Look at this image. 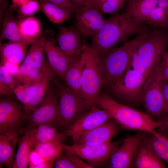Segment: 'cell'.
<instances>
[{"instance_id": "1", "label": "cell", "mask_w": 168, "mask_h": 168, "mask_svg": "<svg viewBox=\"0 0 168 168\" xmlns=\"http://www.w3.org/2000/svg\"><path fill=\"white\" fill-rule=\"evenodd\" d=\"M145 28L124 12L111 16L99 31L91 37V47L100 55L110 50Z\"/></svg>"}, {"instance_id": "2", "label": "cell", "mask_w": 168, "mask_h": 168, "mask_svg": "<svg viewBox=\"0 0 168 168\" xmlns=\"http://www.w3.org/2000/svg\"><path fill=\"white\" fill-rule=\"evenodd\" d=\"M94 104L107 111L124 129L152 133L161 125V121H154L145 113L119 103L102 92Z\"/></svg>"}, {"instance_id": "3", "label": "cell", "mask_w": 168, "mask_h": 168, "mask_svg": "<svg viewBox=\"0 0 168 168\" xmlns=\"http://www.w3.org/2000/svg\"><path fill=\"white\" fill-rule=\"evenodd\" d=\"M152 31L145 28L133 40L99 55L104 87L110 88L117 83L127 68L135 49Z\"/></svg>"}, {"instance_id": "4", "label": "cell", "mask_w": 168, "mask_h": 168, "mask_svg": "<svg viewBox=\"0 0 168 168\" xmlns=\"http://www.w3.org/2000/svg\"><path fill=\"white\" fill-rule=\"evenodd\" d=\"M81 91L83 99L92 105L104 87L101 64L98 54L91 46L83 44Z\"/></svg>"}, {"instance_id": "5", "label": "cell", "mask_w": 168, "mask_h": 168, "mask_svg": "<svg viewBox=\"0 0 168 168\" xmlns=\"http://www.w3.org/2000/svg\"><path fill=\"white\" fill-rule=\"evenodd\" d=\"M58 96L59 108L65 130L89 111L93 105L65 84L52 80Z\"/></svg>"}, {"instance_id": "6", "label": "cell", "mask_w": 168, "mask_h": 168, "mask_svg": "<svg viewBox=\"0 0 168 168\" xmlns=\"http://www.w3.org/2000/svg\"><path fill=\"white\" fill-rule=\"evenodd\" d=\"M160 61L144 83L141 100L145 113L156 122L160 121L164 115Z\"/></svg>"}, {"instance_id": "7", "label": "cell", "mask_w": 168, "mask_h": 168, "mask_svg": "<svg viewBox=\"0 0 168 168\" xmlns=\"http://www.w3.org/2000/svg\"><path fill=\"white\" fill-rule=\"evenodd\" d=\"M168 45V32L161 29L153 30L141 42L134 52L149 75L160 60Z\"/></svg>"}, {"instance_id": "8", "label": "cell", "mask_w": 168, "mask_h": 168, "mask_svg": "<svg viewBox=\"0 0 168 168\" xmlns=\"http://www.w3.org/2000/svg\"><path fill=\"white\" fill-rule=\"evenodd\" d=\"M27 118L30 128L47 124L57 130L64 129L59 110L58 96L55 88L50 85L42 102Z\"/></svg>"}, {"instance_id": "9", "label": "cell", "mask_w": 168, "mask_h": 168, "mask_svg": "<svg viewBox=\"0 0 168 168\" xmlns=\"http://www.w3.org/2000/svg\"><path fill=\"white\" fill-rule=\"evenodd\" d=\"M147 80L141 73L127 68L111 89L115 96L130 106L141 104L143 86Z\"/></svg>"}, {"instance_id": "10", "label": "cell", "mask_w": 168, "mask_h": 168, "mask_svg": "<svg viewBox=\"0 0 168 168\" xmlns=\"http://www.w3.org/2000/svg\"><path fill=\"white\" fill-rule=\"evenodd\" d=\"M123 139L111 141L96 145L77 144L67 145L61 143L64 150L74 153L94 167L110 159L112 154Z\"/></svg>"}, {"instance_id": "11", "label": "cell", "mask_w": 168, "mask_h": 168, "mask_svg": "<svg viewBox=\"0 0 168 168\" xmlns=\"http://www.w3.org/2000/svg\"><path fill=\"white\" fill-rule=\"evenodd\" d=\"M112 118L109 113L97 106L91 109L63 133L72 138L74 142L83 134Z\"/></svg>"}, {"instance_id": "12", "label": "cell", "mask_w": 168, "mask_h": 168, "mask_svg": "<svg viewBox=\"0 0 168 168\" xmlns=\"http://www.w3.org/2000/svg\"><path fill=\"white\" fill-rule=\"evenodd\" d=\"M75 14V25L83 37L95 35L107 20L101 11L95 7L79 6Z\"/></svg>"}, {"instance_id": "13", "label": "cell", "mask_w": 168, "mask_h": 168, "mask_svg": "<svg viewBox=\"0 0 168 168\" xmlns=\"http://www.w3.org/2000/svg\"><path fill=\"white\" fill-rule=\"evenodd\" d=\"M142 132L123 139L110 158L109 167L132 168L138 147L142 139Z\"/></svg>"}, {"instance_id": "14", "label": "cell", "mask_w": 168, "mask_h": 168, "mask_svg": "<svg viewBox=\"0 0 168 168\" xmlns=\"http://www.w3.org/2000/svg\"><path fill=\"white\" fill-rule=\"evenodd\" d=\"M120 127L113 119L79 137L74 143L79 145H96L111 141L120 132Z\"/></svg>"}, {"instance_id": "15", "label": "cell", "mask_w": 168, "mask_h": 168, "mask_svg": "<svg viewBox=\"0 0 168 168\" xmlns=\"http://www.w3.org/2000/svg\"><path fill=\"white\" fill-rule=\"evenodd\" d=\"M57 40L58 47L68 58L71 60L82 53L83 44L81 35L75 25L69 27L59 25Z\"/></svg>"}, {"instance_id": "16", "label": "cell", "mask_w": 168, "mask_h": 168, "mask_svg": "<svg viewBox=\"0 0 168 168\" xmlns=\"http://www.w3.org/2000/svg\"><path fill=\"white\" fill-rule=\"evenodd\" d=\"M24 108L10 99L0 101V131L21 129L24 119Z\"/></svg>"}, {"instance_id": "17", "label": "cell", "mask_w": 168, "mask_h": 168, "mask_svg": "<svg viewBox=\"0 0 168 168\" xmlns=\"http://www.w3.org/2000/svg\"><path fill=\"white\" fill-rule=\"evenodd\" d=\"M55 75L48 62L44 60L41 73L34 83L35 88L34 96L27 105L24 107L25 119L42 102L50 86V82Z\"/></svg>"}, {"instance_id": "18", "label": "cell", "mask_w": 168, "mask_h": 168, "mask_svg": "<svg viewBox=\"0 0 168 168\" xmlns=\"http://www.w3.org/2000/svg\"><path fill=\"white\" fill-rule=\"evenodd\" d=\"M21 132V129L0 131V168H13L15 147Z\"/></svg>"}, {"instance_id": "19", "label": "cell", "mask_w": 168, "mask_h": 168, "mask_svg": "<svg viewBox=\"0 0 168 168\" xmlns=\"http://www.w3.org/2000/svg\"><path fill=\"white\" fill-rule=\"evenodd\" d=\"M142 133L144 142L160 159L168 164V130L161 126L153 133Z\"/></svg>"}, {"instance_id": "20", "label": "cell", "mask_w": 168, "mask_h": 168, "mask_svg": "<svg viewBox=\"0 0 168 168\" xmlns=\"http://www.w3.org/2000/svg\"><path fill=\"white\" fill-rule=\"evenodd\" d=\"M44 51L48 62L55 75L63 81L71 60L52 40H46Z\"/></svg>"}, {"instance_id": "21", "label": "cell", "mask_w": 168, "mask_h": 168, "mask_svg": "<svg viewBox=\"0 0 168 168\" xmlns=\"http://www.w3.org/2000/svg\"><path fill=\"white\" fill-rule=\"evenodd\" d=\"M167 167L149 145L143 140L139 144L133 160L132 168Z\"/></svg>"}, {"instance_id": "22", "label": "cell", "mask_w": 168, "mask_h": 168, "mask_svg": "<svg viewBox=\"0 0 168 168\" xmlns=\"http://www.w3.org/2000/svg\"><path fill=\"white\" fill-rule=\"evenodd\" d=\"M157 2L158 0H128L124 12L137 23L142 25L146 22Z\"/></svg>"}, {"instance_id": "23", "label": "cell", "mask_w": 168, "mask_h": 168, "mask_svg": "<svg viewBox=\"0 0 168 168\" xmlns=\"http://www.w3.org/2000/svg\"><path fill=\"white\" fill-rule=\"evenodd\" d=\"M83 61L82 52L72 59L63 80L67 86L82 97L81 85Z\"/></svg>"}, {"instance_id": "24", "label": "cell", "mask_w": 168, "mask_h": 168, "mask_svg": "<svg viewBox=\"0 0 168 168\" xmlns=\"http://www.w3.org/2000/svg\"><path fill=\"white\" fill-rule=\"evenodd\" d=\"M17 25L19 33L24 42L31 44L42 36L41 26L35 17L29 16L18 20Z\"/></svg>"}, {"instance_id": "25", "label": "cell", "mask_w": 168, "mask_h": 168, "mask_svg": "<svg viewBox=\"0 0 168 168\" xmlns=\"http://www.w3.org/2000/svg\"><path fill=\"white\" fill-rule=\"evenodd\" d=\"M32 128L30 139L34 148L39 143L52 141L62 143L66 137L63 133L58 132L55 128L48 124H40Z\"/></svg>"}, {"instance_id": "26", "label": "cell", "mask_w": 168, "mask_h": 168, "mask_svg": "<svg viewBox=\"0 0 168 168\" xmlns=\"http://www.w3.org/2000/svg\"><path fill=\"white\" fill-rule=\"evenodd\" d=\"M28 45L24 42L12 41L2 45V62H7L19 65L25 57Z\"/></svg>"}, {"instance_id": "27", "label": "cell", "mask_w": 168, "mask_h": 168, "mask_svg": "<svg viewBox=\"0 0 168 168\" xmlns=\"http://www.w3.org/2000/svg\"><path fill=\"white\" fill-rule=\"evenodd\" d=\"M32 128H29L19 138L18 149L13 164L14 168H26L28 165V156L34 147L30 139Z\"/></svg>"}, {"instance_id": "28", "label": "cell", "mask_w": 168, "mask_h": 168, "mask_svg": "<svg viewBox=\"0 0 168 168\" xmlns=\"http://www.w3.org/2000/svg\"><path fill=\"white\" fill-rule=\"evenodd\" d=\"M146 22L152 26L166 30L168 29V0H158Z\"/></svg>"}, {"instance_id": "29", "label": "cell", "mask_w": 168, "mask_h": 168, "mask_svg": "<svg viewBox=\"0 0 168 168\" xmlns=\"http://www.w3.org/2000/svg\"><path fill=\"white\" fill-rule=\"evenodd\" d=\"M46 39L41 36L31 44L23 63L30 66L41 68L44 62L43 52Z\"/></svg>"}, {"instance_id": "30", "label": "cell", "mask_w": 168, "mask_h": 168, "mask_svg": "<svg viewBox=\"0 0 168 168\" xmlns=\"http://www.w3.org/2000/svg\"><path fill=\"white\" fill-rule=\"evenodd\" d=\"M37 0L42 11L53 23L60 24L70 18L71 14L62 7L44 0Z\"/></svg>"}, {"instance_id": "31", "label": "cell", "mask_w": 168, "mask_h": 168, "mask_svg": "<svg viewBox=\"0 0 168 168\" xmlns=\"http://www.w3.org/2000/svg\"><path fill=\"white\" fill-rule=\"evenodd\" d=\"M13 10L11 7L6 13L3 23L1 40L6 39L10 41L25 43L19 33L17 25L18 20L14 16Z\"/></svg>"}, {"instance_id": "32", "label": "cell", "mask_w": 168, "mask_h": 168, "mask_svg": "<svg viewBox=\"0 0 168 168\" xmlns=\"http://www.w3.org/2000/svg\"><path fill=\"white\" fill-rule=\"evenodd\" d=\"M41 69L42 68H35L22 63L14 76L17 84L34 83L40 76Z\"/></svg>"}, {"instance_id": "33", "label": "cell", "mask_w": 168, "mask_h": 168, "mask_svg": "<svg viewBox=\"0 0 168 168\" xmlns=\"http://www.w3.org/2000/svg\"><path fill=\"white\" fill-rule=\"evenodd\" d=\"M61 143L50 142L37 144L34 149L43 157L49 159H56L63 151Z\"/></svg>"}, {"instance_id": "34", "label": "cell", "mask_w": 168, "mask_h": 168, "mask_svg": "<svg viewBox=\"0 0 168 168\" xmlns=\"http://www.w3.org/2000/svg\"><path fill=\"white\" fill-rule=\"evenodd\" d=\"M13 91L17 99L23 105L24 107L34 96L35 92L34 83L30 84H17Z\"/></svg>"}, {"instance_id": "35", "label": "cell", "mask_w": 168, "mask_h": 168, "mask_svg": "<svg viewBox=\"0 0 168 168\" xmlns=\"http://www.w3.org/2000/svg\"><path fill=\"white\" fill-rule=\"evenodd\" d=\"M17 8L18 17L21 18L36 12L41 9V6L37 0H29Z\"/></svg>"}, {"instance_id": "36", "label": "cell", "mask_w": 168, "mask_h": 168, "mask_svg": "<svg viewBox=\"0 0 168 168\" xmlns=\"http://www.w3.org/2000/svg\"><path fill=\"white\" fill-rule=\"evenodd\" d=\"M127 0H106L100 10L104 13L112 14L117 12L124 6Z\"/></svg>"}, {"instance_id": "37", "label": "cell", "mask_w": 168, "mask_h": 168, "mask_svg": "<svg viewBox=\"0 0 168 168\" xmlns=\"http://www.w3.org/2000/svg\"><path fill=\"white\" fill-rule=\"evenodd\" d=\"M0 82L13 90L17 85L14 76L11 75L2 64L0 66Z\"/></svg>"}, {"instance_id": "38", "label": "cell", "mask_w": 168, "mask_h": 168, "mask_svg": "<svg viewBox=\"0 0 168 168\" xmlns=\"http://www.w3.org/2000/svg\"><path fill=\"white\" fill-rule=\"evenodd\" d=\"M135 49L133 53L129 64L127 68L132 69L139 72L144 75L147 79L150 75L147 69L143 65L135 53Z\"/></svg>"}, {"instance_id": "39", "label": "cell", "mask_w": 168, "mask_h": 168, "mask_svg": "<svg viewBox=\"0 0 168 168\" xmlns=\"http://www.w3.org/2000/svg\"><path fill=\"white\" fill-rule=\"evenodd\" d=\"M64 154L76 166V168H93L94 167L84 161L77 154L64 150Z\"/></svg>"}, {"instance_id": "40", "label": "cell", "mask_w": 168, "mask_h": 168, "mask_svg": "<svg viewBox=\"0 0 168 168\" xmlns=\"http://www.w3.org/2000/svg\"><path fill=\"white\" fill-rule=\"evenodd\" d=\"M50 160L45 158L34 149L30 152L28 156V165L29 168H33L35 166Z\"/></svg>"}, {"instance_id": "41", "label": "cell", "mask_w": 168, "mask_h": 168, "mask_svg": "<svg viewBox=\"0 0 168 168\" xmlns=\"http://www.w3.org/2000/svg\"><path fill=\"white\" fill-rule=\"evenodd\" d=\"M63 8L71 14H75L79 6L74 4L69 0H44Z\"/></svg>"}, {"instance_id": "42", "label": "cell", "mask_w": 168, "mask_h": 168, "mask_svg": "<svg viewBox=\"0 0 168 168\" xmlns=\"http://www.w3.org/2000/svg\"><path fill=\"white\" fill-rule=\"evenodd\" d=\"M161 79L168 81V51L162 54L160 62Z\"/></svg>"}, {"instance_id": "43", "label": "cell", "mask_w": 168, "mask_h": 168, "mask_svg": "<svg viewBox=\"0 0 168 168\" xmlns=\"http://www.w3.org/2000/svg\"><path fill=\"white\" fill-rule=\"evenodd\" d=\"M54 168H76V167L66 156L62 154L56 159Z\"/></svg>"}, {"instance_id": "44", "label": "cell", "mask_w": 168, "mask_h": 168, "mask_svg": "<svg viewBox=\"0 0 168 168\" xmlns=\"http://www.w3.org/2000/svg\"><path fill=\"white\" fill-rule=\"evenodd\" d=\"M161 88L164 101V115L168 114V81L161 79Z\"/></svg>"}, {"instance_id": "45", "label": "cell", "mask_w": 168, "mask_h": 168, "mask_svg": "<svg viewBox=\"0 0 168 168\" xmlns=\"http://www.w3.org/2000/svg\"><path fill=\"white\" fill-rule=\"evenodd\" d=\"M2 64L12 76H15L17 73L19 67V65L7 62H2Z\"/></svg>"}, {"instance_id": "46", "label": "cell", "mask_w": 168, "mask_h": 168, "mask_svg": "<svg viewBox=\"0 0 168 168\" xmlns=\"http://www.w3.org/2000/svg\"><path fill=\"white\" fill-rule=\"evenodd\" d=\"M14 94L13 91L7 86L0 82V95L1 96H11Z\"/></svg>"}, {"instance_id": "47", "label": "cell", "mask_w": 168, "mask_h": 168, "mask_svg": "<svg viewBox=\"0 0 168 168\" xmlns=\"http://www.w3.org/2000/svg\"><path fill=\"white\" fill-rule=\"evenodd\" d=\"M78 6L95 7L91 0H69Z\"/></svg>"}, {"instance_id": "48", "label": "cell", "mask_w": 168, "mask_h": 168, "mask_svg": "<svg viewBox=\"0 0 168 168\" xmlns=\"http://www.w3.org/2000/svg\"><path fill=\"white\" fill-rule=\"evenodd\" d=\"M55 160H50L46 161L35 166L33 168H51L54 167Z\"/></svg>"}, {"instance_id": "49", "label": "cell", "mask_w": 168, "mask_h": 168, "mask_svg": "<svg viewBox=\"0 0 168 168\" xmlns=\"http://www.w3.org/2000/svg\"><path fill=\"white\" fill-rule=\"evenodd\" d=\"M28 0H12L13 4L11 7L13 10L15 9Z\"/></svg>"}, {"instance_id": "50", "label": "cell", "mask_w": 168, "mask_h": 168, "mask_svg": "<svg viewBox=\"0 0 168 168\" xmlns=\"http://www.w3.org/2000/svg\"><path fill=\"white\" fill-rule=\"evenodd\" d=\"M161 121V126L168 130V114L164 115Z\"/></svg>"}, {"instance_id": "51", "label": "cell", "mask_w": 168, "mask_h": 168, "mask_svg": "<svg viewBox=\"0 0 168 168\" xmlns=\"http://www.w3.org/2000/svg\"><path fill=\"white\" fill-rule=\"evenodd\" d=\"M106 0H91L95 7L100 10L102 4Z\"/></svg>"}]
</instances>
